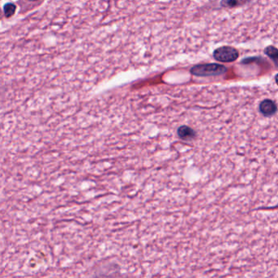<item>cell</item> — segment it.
<instances>
[{
  "label": "cell",
  "instance_id": "cell-9",
  "mask_svg": "<svg viewBox=\"0 0 278 278\" xmlns=\"http://www.w3.org/2000/svg\"><path fill=\"white\" fill-rule=\"evenodd\" d=\"M32 1H34V0H32Z\"/></svg>",
  "mask_w": 278,
  "mask_h": 278
},
{
  "label": "cell",
  "instance_id": "cell-4",
  "mask_svg": "<svg viewBox=\"0 0 278 278\" xmlns=\"http://www.w3.org/2000/svg\"><path fill=\"white\" fill-rule=\"evenodd\" d=\"M177 133L179 138L182 139H192L194 137V135H195L193 129L188 127V126H181V127H179Z\"/></svg>",
  "mask_w": 278,
  "mask_h": 278
},
{
  "label": "cell",
  "instance_id": "cell-2",
  "mask_svg": "<svg viewBox=\"0 0 278 278\" xmlns=\"http://www.w3.org/2000/svg\"><path fill=\"white\" fill-rule=\"evenodd\" d=\"M238 51L231 47H221L214 52V58L221 62H232L238 58Z\"/></svg>",
  "mask_w": 278,
  "mask_h": 278
},
{
  "label": "cell",
  "instance_id": "cell-3",
  "mask_svg": "<svg viewBox=\"0 0 278 278\" xmlns=\"http://www.w3.org/2000/svg\"><path fill=\"white\" fill-rule=\"evenodd\" d=\"M260 111L263 115L270 117L276 114L278 111V106L275 102L267 99L260 103Z\"/></svg>",
  "mask_w": 278,
  "mask_h": 278
},
{
  "label": "cell",
  "instance_id": "cell-6",
  "mask_svg": "<svg viewBox=\"0 0 278 278\" xmlns=\"http://www.w3.org/2000/svg\"><path fill=\"white\" fill-rule=\"evenodd\" d=\"M265 52L267 54L268 56L274 61L277 67H278V49L276 47H273V46H269L266 49Z\"/></svg>",
  "mask_w": 278,
  "mask_h": 278
},
{
  "label": "cell",
  "instance_id": "cell-8",
  "mask_svg": "<svg viewBox=\"0 0 278 278\" xmlns=\"http://www.w3.org/2000/svg\"><path fill=\"white\" fill-rule=\"evenodd\" d=\"M275 79H276V83H278V75H277L276 78H275Z\"/></svg>",
  "mask_w": 278,
  "mask_h": 278
},
{
  "label": "cell",
  "instance_id": "cell-1",
  "mask_svg": "<svg viewBox=\"0 0 278 278\" xmlns=\"http://www.w3.org/2000/svg\"><path fill=\"white\" fill-rule=\"evenodd\" d=\"M191 74L198 77L218 76L227 71L224 65L219 64H202L197 65L191 69Z\"/></svg>",
  "mask_w": 278,
  "mask_h": 278
},
{
  "label": "cell",
  "instance_id": "cell-7",
  "mask_svg": "<svg viewBox=\"0 0 278 278\" xmlns=\"http://www.w3.org/2000/svg\"><path fill=\"white\" fill-rule=\"evenodd\" d=\"M3 11H4L6 17H11L15 13V11H16V6L13 3H11V2H8V3L5 5Z\"/></svg>",
  "mask_w": 278,
  "mask_h": 278
},
{
  "label": "cell",
  "instance_id": "cell-5",
  "mask_svg": "<svg viewBox=\"0 0 278 278\" xmlns=\"http://www.w3.org/2000/svg\"><path fill=\"white\" fill-rule=\"evenodd\" d=\"M249 1L250 0H222L221 4L224 7H240Z\"/></svg>",
  "mask_w": 278,
  "mask_h": 278
}]
</instances>
